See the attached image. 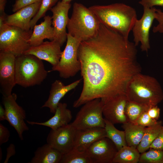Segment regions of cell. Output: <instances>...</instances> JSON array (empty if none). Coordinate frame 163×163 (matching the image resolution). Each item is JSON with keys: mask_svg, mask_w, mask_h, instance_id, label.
Wrapping results in <instances>:
<instances>
[{"mask_svg": "<svg viewBox=\"0 0 163 163\" xmlns=\"http://www.w3.org/2000/svg\"><path fill=\"white\" fill-rule=\"evenodd\" d=\"M137 53L134 43L101 23L97 34L81 42L78 48L83 85L73 107L125 94L128 81L141 72Z\"/></svg>", "mask_w": 163, "mask_h": 163, "instance_id": "cell-1", "label": "cell"}, {"mask_svg": "<svg viewBox=\"0 0 163 163\" xmlns=\"http://www.w3.org/2000/svg\"><path fill=\"white\" fill-rule=\"evenodd\" d=\"M89 8L101 24L128 40L129 34L137 19L134 8L124 3H115L93 5Z\"/></svg>", "mask_w": 163, "mask_h": 163, "instance_id": "cell-2", "label": "cell"}, {"mask_svg": "<svg viewBox=\"0 0 163 163\" xmlns=\"http://www.w3.org/2000/svg\"><path fill=\"white\" fill-rule=\"evenodd\" d=\"M125 94L128 101L149 107L157 105L163 100V91L157 79L141 72L128 81Z\"/></svg>", "mask_w": 163, "mask_h": 163, "instance_id": "cell-3", "label": "cell"}, {"mask_svg": "<svg viewBox=\"0 0 163 163\" xmlns=\"http://www.w3.org/2000/svg\"><path fill=\"white\" fill-rule=\"evenodd\" d=\"M100 24L97 17L89 8L79 3L74 4L72 14L67 27L68 33L82 42L95 36Z\"/></svg>", "mask_w": 163, "mask_h": 163, "instance_id": "cell-4", "label": "cell"}, {"mask_svg": "<svg viewBox=\"0 0 163 163\" xmlns=\"http://www.w3.org/2000/svg\"><path fill=\"white\" fill-rule=\"evenodd\" d=\"M48 72L42 60L33 55L23 54L16 57V85L25 88L40 85L46 78Z\"/></svg>", "mask_w": 163, "mask_h": 163, "instance_id": "cell-5", "label": "cell"}, {"mask_svg": "<svg viewBox=\"0 0 163 163\" xmlns=\"http://www.w3.org/2000/svg\"><path fill=\"white\" fill-rule=\"evenodd\" d=\"M33 31L4 24L0 28V52L11 53L16 57L24 54L30 46L28 40Z\"/></svg>", "mask_w": 163, "mask_h": 163, "instance_id": "cell-6", "label": "cell"}, {"mask_svg": "<svg viewBox=\"0 0 163 163\" xmlns=\"http://www.w3.org/2000/svg\"><path fill=\"white\" fill-rule=\"evenodd\" d=\"M81 42L67 33L66 45L62 52L59 62L48 72L57 71L60 77L67 79L75 76L80 71L81 64L78 53Z\"/></svg>", "mask_w": 163, "mask_h": 163, "instance_id": "cell-7", "label": "cell"}, {"mask_svg": "<svg viewBox=\"0 0 163 163\" xmlns=\"http://www.w3.org/2000/svg\"><path fill=\"white\" fill-rule=\"evenodd\" d=\"M103 105L102 101L99 98L87 102L82 105L71 124L77 130L94 127L104 128Z\"/></svg>", "mask_w": 163, "mask_h": 163, "instance_id": "cell-8", "label": "cell"}, {"mask_svg": "<svg viewBox=\"0 0 163 163\" xmlns=\"http://www.w3.org/2000/svg\"><path fill=\"white\" fill-rule=\"evenodd\" d=\"M17 94L13 93L3 97L2 103L6 114V120L15 129L21 140H23L24 132L29 128L25 122L26 115L25 110L17 102Z\"/></svg>", "mask_w": 163, "mask_h": 163, "instance_id": "cell-9", "label": "cell"}, {"mask_svg": "<svg viewBox=\"0 0 163 163\" xmlns=\"http://www.w3.org/2000/svg\"><path fill=\"white\" fill-rule=\"evenodd\" d=\"M156 9L154 7H144L142 16L140 19L136 20L132 30L135 45L136 46L140 43L141 51L147 53L150 48L149 32L155 19Z\"/></svg>", "mask_w": 163, "mask_h": 163, "instance_id": "cell-10", "label": "cell"}, {"mask_svg": "<svg viewBox=\"0 0 163 163\" xmlns=\"http://www.w3.org/2000/svg\"><path fill=\"white\" fill-rule=\"evenodd\" d=\"M15 58L11 53L0 52V88L3 97L11 95L16 85Z\"/></svg>", "mask_w": 163, "mask_h": 163, "instance_id": "cell-11", "label": "cell"}, {"mask_svg": "<svg viewBox=\"0 0 163 163\" xmlns=\"http://www.w3.org/2000/svg\"><path fill=\"white\" fill-rule=\"evenodd\" d=\"M101 99L103 103L104 118L114 124H123L127 122L124 110L128 100L125 94Z\"/></svg>", "mask_w": 163, "mask_h": 163, "instance_id": "cell-12", "label": "cell"}, {"mask_svg": "<svg viewBox=\"0 0 163 163\" xmlns=\"http://www.w3.org/2000/svg\"><path fill=\"white\" fill-rule=\"evenodd\" d=\"M76 129L71 123L55 130L51 129L46 138L47 143L63 155L74 148Z\"/></svg>", "mask_w": 163, "mask_h": 163, "instance_id": "cell-13", "label": "cell"}, {"mask_svg": "<svg viewBox=\"0 0 163 163\" xmlns=\"http://www.w3.org/2000/svg\"><path fill=\"white\" fill-rule=\"evenodd\" d=\"M71 6L70 3L61 1L58 2L50 9L53 13L52 24L54 31L53 40L58 42L61 46L67 40L66 28L69 19L68 13Z\"/></svg>", "mask_w": 163, "mask_h": 163, "instance_id": "cell-14", "label": "cell"}, {"mask_svg": "<svg viewBox=\"0 0 163 163\" xmlns=\"http://www.w3.org/2000/svg\"><path fill=\"white\" fill-rule=\"evenodd\" d=\"M86 151L92 163H113L118 150L110 139L105 137L94 142Z\"/></svg>", "mask_w": 163, "mask_h": 163, "instance_id": "cell-15", "label": "cell"}, {"mask_svg": "<svg viewBox=\"0 0 163 163\" xmlns=\"http://www.w3.org/2000/svg\"><path fill=\"white\" fill-rule=\"evenodd\" d=\"M61 46L54 40L46 41L38 46H30L24 54L33 55L41 60L47 61L54 67L60 60L62 52Z\"/></svg>", "mask_w": 163, "mask_h": 163, "instance_id": "cell-16", "label": "cell"}, {"mask_svg": "<svg viewBox=\"0 0 163 163\" xmlns=\"http://www.w3.org/2000/svg\"><path fill=\"white\" fill-rule=\"evenodd\" d=\"M41 2L36 3L23 8L15 13L7 15L5 24L28 31L30 29V22L36 15Z\"/></svg>", "mask_w": 163, "mask_h": 163, "instance_id": "cell-17", "label": "cell"}, {"mask_svg": "<svg viewBox=\"0 0 163 163\" xmlns=\"http://www.w3.org/2000/svg\"><path fill=\"white\" fill-rule=\"evenodd\" d=\"M106 136L104 128L94 127L76 129L73 149L86 151L94 142Z\"/></svg>", "mask_w": 163, "mask_h": 163, "instance_id": "cell-18", "label": "cell"}, {"mask_svg": "<svg viewBox=\"0 0 163 163\" xmlns=\"http://www.w3.org/2000/svg\"><path fill=\"white\" fill-rule=\"evenodd\" d=\"M81 80L82 79H78L66 85L60 80H56L51 84L48 99L41 107H47L51 113H54L60 100L67 93L75 89Z\"/></svg>", "mask_w": 163, "mask_h": 163, "instance_id": "cell-19", "label": "cell"}, {"mask_svg": "<svg viewBox=\"0 0 163 163\" xmlns=\"http://www.w3.org/2000/svg\"><path fill=\"white\" fill-rule=\"evenodd\" d=\"M54 115L48 120L43 122L27 120L31 125H37L46 126L55 130L69 124L72 118L71 111L67 108V104L65 103L59 102Z\"/></svg>", "mask_w": 163, "mask_h": 163, "instance_id": "cell-20", "label": "cell"}, {"mask_svg": "<svg viewBox=\"0 0 163 163\" xmlns=\"http://www.w3.org/2000/svg\"><path fill=\"white\" fill-rule=\"evenodd\" d=\"M52 18L45 16L44 21L40 24L35 25L33 27L32 33L28 40L30 46H38L43 42L45 39L51 41L54 39L53 27H51Z\"/></svg>", "mask_w": 163, "mask_h": 163, "instance_id": "cell-21", "label": "cell"}, {"mask_svg": "<svg viewBox=\"0 0 163 163\" xmlns=\"http://www.w3.org/2000/svg\"><path fill=\"white\" fill-rule=\"evenodd\" d=\"M63 154L47 143L38 147L30 163H60Z\"/></svg>", "mask_w": 163, "mask_h": 163, "instance_id": "cell-22", "label": "cell"}, {"mask_svg": "<svg viewBox=\"0 0 163 163\" xmlns=\"http://www.w3.org/2000/svg\"><path fill=\"white\" fill-rule=\"evenodd\" d=\"M127 145L137 148L141 142L146 127L130 122L122 124Z\"/></svg>", "mask_w": 163, "mask_h": 163, "instance_id": "cell-23", "label": "cell"}, {"mask_svg": "<svg viewBox=\"0 0 163 163\" xmlns=\"http://www.w3.org/2000/svg\"><path fill=\"white\" fill-rule=\"evenodd\" d=\"M162 125V121L159 120L155 124L146 127L141 141L137 147L140 153L144 152L149 149L150 146L157 137Z\"/></svg>", "mask_w": 163, "mask_h": 163, "instance_id": "cell-24", "label": "cell"}, {"mask_svg": "<svg viewBox=\"0 0 163 163\" xmlns=\"http://www.w3.org/2000/svg\"><path fill=\"white\" fill-rule=\"evenodd\" d=\"M140 155L137 148L126 145L118 151L113 163H138Z\"/></svg>", "mask_w": 163, "mask_h": 163, "instance_id": "cell-25", "label": "cell"}, {"mask_svg": "<svg viewBox=\"0 0 163 163\" xmlns=\"http://www.w3.org/2000/svg\"><path fill=\"white\" fill-rule=\"evenodd\" d=\"M104 128L106 133V137L110 139L114 144L118 151L126 145L124 131L117 129L114 124L104 118Z\"/></svg>", "mask_w": 163, "mask_h": 163, "instance_id": "cell-26", "label": "cell"}, {"mask_svg": "<svg viewBox=\"0 0 163 163\" xmlns=\"http://www.w3.org/2000/svg\"><path fill=\"white\" fill-rule=\"evenodd\" d=\"M149 107L135 102L128 101L124 110L127 121L136 123L140 116Z\"/></svg>", "mask_w": 163, "mask_h": 163, "instance_id": "cell-27", "label": "cell"}, {"mask_svg": "<svg viewBox=\"0 0 163 163\" xmlns=\"http://www.w3.org/2000/svg\"><path fill=\"white\" fill-rule=\"evenodd\" d=\"M60 163H92L86 151L73 149L63 155Z\"/></svg>", "mask_w": 163, "mask_h": 163, "instance_id": "cell-28", "label": "cell"}, {"mask_svg": "<svg viewBox=\"0 0 163 163\" xmlns=\"http://www.w3.org/2000/svg\"><path fill=\"white\" fill-rule=\"evenodd\" d=\"M139 163H163V149L150 148L140 155Z\"/></svg>", "mask_w": 163, "mask_h": 163, "instance_id": "cell-29", "label": "cell"}, {"mask_svg": "<svg viewBox=\"0 0 163 163\" xmlns=\"http://www.w3.org/2000/svg\"><path fill=\"white\" fill-rule=\"evenodd\" d=\"M58 0H42L39 8L30 22L31 29H32L39 19L44 16L46 12L50 10Z\"/></svg>", "mask_w": 163, "mask_h": 163, "instance_id": "cell-30", "label": "cell"}, {"mask_svg": "<svg viewBox=\"0 0 163 163\" xmlns=\"http://www.w3.org/2000/svg\"><path fill=\"white\" fill-rule=\"evenodd\" d=\"M147 110L143 112L139 117L136 123L141 126L147 127L155 123L158 120L151 118L148 115Z\"/></svg>", "mask_w": 163, "mask_h": 163, "instance_id": "cell-31", "label": "cell"}, {"mask_svg": "<svg viewBox=\"0 0 163 163\" xmlns=\"http://www.w3.org/2000/svg\"><path fill=\"white\" fill-rule=\"evenodd\" d=\"M155 19L158 22V24L153 27L154 33H159L163 34V12L161 10L156 9L155 14Z\"/></svg>", "mask_w": 163, "mask_h": 163, "instance_id": "cell-32", "label": "cell"}, {"mask_svg": "<svg viewBox=\"0 0 163 163\" xmlns=\"http://www.w3.org/2000/svg\"><path fill=\"white\" fill-rule=\"evenodd\" d=\"M42 0H16L13 5L12 11L16 12L21 8L32 4L42 2Z\"/></svg>", "mask_w": 163, "mask_h": 163, "instance_id": "cell-33", "label": "cell"}, {"mask_svg": "<svg viewBox=\"0 0 163 163\" xmlns=\"http://www.w3.org/2000/svg\"><path fill=\"white\" fill-rule=\"evenodd\" d=\"M150 148L163 149V125L157 137L150 146Z\"/></svg>", "mask_w": 163, "mask_h": 163, "instance_id": "cell-34", "label": "cell"}, {"mask_svg": "<svg viewBox=\"0 0 163 163\" xmlns=\"http://www.w3.org/2000/svg\"><path fill=\"white\" fill-rule=\"evenodd\" d=\"M10 136L8 129L1 123H0V145L7 142Z\"/></svg>", "mask_w": 163, "mask_h": 163, "instance_id": "cell-35", "label": "cell"}, {"mask_svg": "<svg viewBox=\"0 0 163 163\" xmlns=\"http://www.w3.org/2000/svg\"><path fill=\"white\" fill-rule=\"evenodd\" d=\"M139 3L143 8H151L155 6H163V0H139Z\"/></svg>", "mask_w": 163, "mask_h": 163, "instance_id": "cell-36", "label": "cell"}, {"mask_svg": "<svg viewBox=\"0 0 163 163\" xmlns=\"http://www.w3.org/2000/svg\"><path fill=\"white\" fill-rule=\"evenodd\" d=\"M147 112L149 116L155 120H158L160 117V109L157 105L149 107Z\"/></svg>", "mask_w": 163, "mask_h": 163, "instance_id": "cell-37", "label": "cell"}, {"mask_svg": "<svg viewBox=\"0 0 163 163\" xmlns=\"http://www.w3.org/2000/svg\"><path fill=\"white\" fill-rule=\"evenodd\" d=\"M6 151V155L4 163H8L10 158L15 155L16 149L13 143L10 144L7 148Z\"/></svg>", "mask_w": 163, "mask_h": 163, "instance_id": "cell-38", "label": "cell"}, {"mask_svg": "<svg viewBox=\"0 0 163 163\" xmlns=\"http://www.w3.org/2000/svg\"><path fill=\"white\" fill-rule=\"evenodd\" d=\"M6 114L5 108L3 105H0V121H3L6 120Z\"/></svg>", "mask_w": 163, "mask_h": 163, "instance_id": "cell-39", "label": "cell"}, {"mask_svg": "<svg viewBox=\"0 0 163 163\" xmlns=\"http://www.w3.org/2000/svg\"><path fill=\"white\" fill-rule=\"evenodd\" d=\"M7 0H0V14H4Z\"/></svg>", "mask_w": 163, "mask_h": 163, "instance_id": "cell-40", "label": "cell"}, {"mask_svg": "<svg viewBox=\"0 0 163 163\" xmlns=\"http://www.w3.org/2000/svg\"><path fill=\"white\" fill-rule=\"evenodd\" d=\"M7 15L5 13L0 14V28L5 24V21Z\"/></svg>", "mask_w": 163, "mask_h": 163, "instance_id": "cell-41", "label": "cell"}, {"mask_svg": "<svg viewBox=\"0 0 163 163\" xmlns=\"http://www.w3.org/2000/svg\"><path fill=\"white\" fill-rule=\"evenodd\" d=\"M0 160L1 161V160H2V149H1V148H0Z\"/></svg>", "mask_w": 163, "mask_h": 163, "instance_id": "cell-42", "label": "cell"}, {"mask_svg": "<svg viewBox=\"0 0 163 163\" xmlns=\"http://www.w3.org/2000/svg\"><path fill=\"white\" fill-rule=\"evenodd\" d=\"M72 0H62V1L67 3H70Z\"/></svg>", "mask_w": 163, "mask_h": 163, "instance_id": "cell-43", "label": "cell"}]
</instances>
